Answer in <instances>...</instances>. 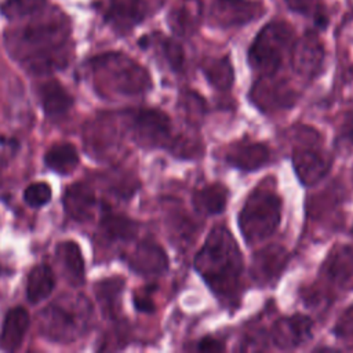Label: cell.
Returning <instances> with one entry per match:
<instances>
[{"label":"cell","instance_id":"obj_1","mask_svg":"<svg viewBox=\"0 0 353 353\" xmlns=\"http://www.w3.org/2000/svg\"><path fill=\"white\" fill-rule=\"evenodd\" d=\"M37 11L33 19L7 36L10 52L34 72H46L66 61L69 23L57 10Z\"/></svg>","mask_w":353,"mask_h":353},{"label":"cell","instance_id":"obj_2","mask_svg":"<svg viewBox=\"0 0 353 353\" xmlns=\"http://www.w3.org/2000/svg\"><path fill=\"white\" fill-rule=\"evenodd\" d=\"M194 266L219 296L236 292L243 269L237 243L223 226L214 228L194 258Z\"/></svg>","mask_w":353,"mask_h":353},{"label":"cell","instance_id":"obj_3","mask_svg":"<svg viewBox=\"0 0 353 353\" xmlns=\"http://www.w3.org/2000/svg\"><path fill=\"white\" fill-rule=\"evenodd\" d=\"M280 216V197L270 189H255L239 214V226L243 237L248 244L268 239L277 229Z\"/></svg>","mask_w":353,"mask_h":353},{"label":"cell","instance_id":"obj_4","mask_svg":"<svg viewBox=\"0 0 353 353\" xmlns=\"http://www.w3.org/2000/svg\"><path fill=\"white\" fill-rule=\"evenodd\" d=\"M95 79L121 95H137L150 87L148 72L123 54H105L94 59Z\"/></svg>","mask_w":353,"mask_h":353},{"label":"cell","instance_id":"obj_5","mask_svg":"<svg viewBox=\"0 0 353 353\" xmlns=\"http://www.w3.org/2000/svg\"><path fill=\"white\" fill-rule=\"evenodd\" d=\"M294 32L285 22L274 21L262 28L248 50V62L261 76H273L281 66L284 52L292 47Z\"/></svg>","mask_w":353,"mask_h":353},{"label":"cell","instance_id":"obj_6","mask_svg":"<svg viewBox=\"0 0 353 353\" xmlns=\"http://www.w3.org/2000/svg\"><path fill=\"white\" fill-rule=\"evenodd\" d=\"M132 132L135 141L146 148L167 146L171 143V123L160 110H138L132 117Z\"/></svg>","mask_w":353,"mask_h":353},{"label":"cell","instance_id":"obj_7","mask_svg":"<svg viewBox=\"0 0 353 353\" xmlns=\"http://www.w3.org/2000/svg\"><path fill=\"white\" fill-rule=\"evenodd\" d=\"M324 62V47L313 32L305 33L291 47V63L294 70L305 77L313 79L320 73Z\"/></svg>","mask_w":353,"mask_h":353},{"label":"cell","instance_id":"obj_8","mask_svg":"<svg viewBox=\"0 0 353 353\" xmlns=\"http://www.w3.org/2000/svg\"><path fill=\"white\" fill-rule=\"evenodd\" d=\"M262 12V4L252 0H214L210 15L214 23L230 28L244 25Z\"/></svg>","mask_w":353,"mask_h":353},{"label":"cell","instance_id":"obj_9","mask_svg":"<svg viewBox=\"0 0 353 353\" xmlns=\"http://www.w3.org/2000/svg\"><path fill=\"white\" fill-rule=\"evenodd\" d=\"M313 323L307 316L294 314L277 320L270 331L272 343L281 350H291L312 336Z\"/></svg>","mask_w":353,"mask_h":353},{"label":"cell","instance_id":"obj_10","mask_svg":"<svg viewBox=\"0 0 353 353\" xmlns=\"http://www.w3.org/2000/svg\"><path fill=\"white\" fill-rule=\"evenodd\" d=\"M295 172L306 186L317 183L330 170V159L314 146H298L292 153Z\"/></svg>","mask_w":353,"mask_h":353},{"label":"cell","instance_id":"obj_11","mask_svg":"<svg viewBox=\"0 0 353 353\" xmlns=\"http://www.w3.org/2000/svg\"><path fill=\"white\" fill-rule=\"evenodd\" d=\"M287 259H288L287 251L279 244H272L262 248L254 255V259H252V266H251L252 279L261 285L273 283L283 272L287 263Z\"/></svg>","mask_w":353,"mask_h":353},{"label":"cell","instance_id":"obj_12","mask_svg":"<svg viewBox=\"0 0 353 353\" xmlns=\"http://www.w3.org/2000/svg\"><path fill=\"white\" fill-rule=\"evenodd\" d=\"M252 101L263 110L290 108L295 95L291 87L284 81H273L270 76H262V80L254 85L251 92Z\"/></svg>","mask_w":353,"mask_h":353},{"label":"cell","instance_id":"obj_13","mask_svg":"<svg viewBox=\"0 0 353 353\" xmlns=\"http://www.w3.org/2000/svg\"><path fill=\"white\" fill-rule=\"evenodd\" d=\"M41 328L50 338L57 341L74 339L81 330L76 314L59 305H51L47 307L43 314Z\"/></svg>","mask_w":353,"mask_h":353},{"label":"cell","instance_id":"obj_14","mask_svg":"<svg viewBox=\"0 0 353 353\" xmlns=\"http://www.w3.org/2000/svg\"><path fill=\"white\" fill-rule=\"evenodd\" d=\"M146 11L145 0H109L106 19L114 29L125 32L138 25L145 18Z\"/></svg>","mask_w":353,"mask_h":353},{"label":"cell","instance_id":"obj_15","mask_svg":"<svg viewBox=\"0 0 353 353\" xmlns=\"http://www.w3.org/2000/svg\"><path fill=\"white\" fill-rule=\"evenodd\" d=\"M29 324L30 316L25 307L15 306L10 309L0 330V349L6 352L17 350L29 330Z\"/></svg>","mask_w":353,"mask_h":353},{"label":"cell","instance_id":"obj_16","mask_svg":"<svg viewBox=\"0 0 353 353\" xmlns=\"http://www.w3.org/2000/svg\"><path fill=\"white\" fill-rule=\"evenodd\" d=\"M226 161L243 171H254L270 160L269 149L258 142H239L226 152Z\"/></svg>","mask_w":353,"mask_h":353},{"label":"cell","instance_id":"obj_17","mask_svg":"<svg viewBox=\"0 0 353 353\" xmlns=\"http://www.w3.org/2000/svg\"><path fill=\"white\" fill-rule=\"evenodd\" d=\"M95 203L94 190L83 182L70 185L63 194L65 212L79 222L88 221L92 216Z\"/></svg>","mask_w":353,"mask_h":353},{"label":"cell","instance_id":"obj_18","mask_svg":"<svg viewBox=\"0 0 353 353\" xmlns=\"http://www.w3.org/2000/svg\"><path fill=\"white\" fill-rule=\"evenodd\" d=\"M170 25L179 36H190L203 19L201 0H178L170 11Z\"/></svg>","mask_w":353,"mask_h":353},{"label":"cell","instance_id":"obj_19","mask_svg":"<svg viewBox=\"0 0 353 353\" xmlns=\"http://www.w3.org/2000/svg\"><path fill=\"white\" fill-rule=\"evenodd\" d=\"M128 263L141 274H159L167 269V256L160 245L145 240L137 245Z\"/></svg>","mask_w":353,"mask_h":353},{"label":"cell","instance_id":"obj_20","mask_svg":"<svg viewBox=\"0 0 353 353\" xmlns=\"http://www.w3.org/2000/svg\"><path fill=\"white\" fill-rule=\"evenodd\" d=\"M39 97L44 113L50 117H59L73 106L72 95L57 80L46 81L39 90Z\"/></svg>","mask_w":353,"mask_h":353},{"label":"cell","instance_id":"obj_21","mask_svg":"<svg viewBox=\"0 0 353 353\" xmlns=\"http://www.w3.org/2000/svg\"><path fill=\"white\" fill-rule=\"evenodd\" d=\"M55 287V276L52 269L48 265H37L34 266L29 274L26 281V296L32 303H39L48 298Z\"/></svg>","mask_w":353,"mask_h":353},{"label":"cell","instance_id":"obj_22","mask_svg":"<svg viewBox=\"0 0 353 353\" xmlns=\"http://www.w3.org/2000/svg\"><path fill=\"white\" fill-rule=\"evenodd\" d=\"M44 163L50 170L66 175L76 170L79 164V152L74 145L69 142L57 143L46 152Z\"/></svg>","mask_w":353,"mask_h":353},{"label":"cell","instance_id":"obj_23","mask_svg":"<svg viewBox=\"0 0 353 353\" xmlns=\"http://www.w3.org/2000/svg\"><path fill=\"white\" fill-rule=\"evenodd\" d=\"M55 254L69 280L74 284H80L84 279V259L79 244L72 240L62 241L57 245Z\"/></svg>","mask_w":353,"mask_h":353},{"label":"cell","instance_id":"obj_24","mask_svg":"<svg viewBox=\"0 0 353 353\" xmlns=\"http://www.w3.org/2000/svg\"><path fill=\"white\" fill-rule=\"evenodd\" d=\"M228 190L221 183H211L205 188L196 190L193 194V205L203 214H218L226 205Z\"/></svg>","mask_w":353,"mask_h":353},{"label":"cell","instance_id":"obj_25","mask_svg":"<svg viewBox=\"0 0 353 353\" xmlns=\"http://www.w3.org/2000/svg\"><path fill=\"white\" fill-rule=\"evenodd\" d=\"M138 225L120 214H106L101 219V229L110 240H131L137 234Z\"/></svg>","mask_w":353,"mask_h":353},{"label":"cell","instance_id":"obj_26","mask_svg":"<svg viewBox=\"0 0 353 353\" xmlns=\"http://www.w3.org/2000/svg\"><path fill=\"white\" fill-rule=\"evenodd\" d=\"M203 70L207 80L218 90H228L233 83V68L226 57L208 61Z\"/></svg>","mask_w":353,"mask_h":353},{"label":"cell","instance_id":"obj_27","mask_svg":"<svg viewBox=\"0 0 353 353\" xmlns=\"http://www.w3.org/2000/svg\"><path fill=\"white\" fill-rule=\"evenodd\" d=\"M353 273V250L343 247L331 255L327 263V276L338 283L345 281Z\"/></svg>","mask_w":353,"mask_h":353},{"label":"cell","instance_id":"obj_28","mask_svg":"<svg viewBox=\"0 0 353 353\" xmlns=\"http://www.w3.org/2000/svg\"><path fill=\"white\" fill-rule=\"evenodd\" d=\"M44 1L46 0H6L1 11L7 18H25L40 11Z\"/></svg>","mask_w":353,"mask_h":353},{"label":"cell","instance_id":"obj_29","mask_svg":"<svg viewBox=\"0 0 353 353\" xmlns=\"http://www.w3.org/2000/svg\"><path fill=\"white\" fill-rule=\"evenodd\" d=\"M52 196L51 186L47 182L30 183L23 192V200L32 208H40L46 205Z\"/></svg>","mask_w":353,"mask_h":353},{"label":"cell","instance_id":"obj_30","mask_svg":"<svg viewBox=\"0 0 353 353\" xmlns=\"http://www.w3.org/2000/svg\"><path fill=\"white\" fill-rule=\"evenodd\" d=\"M290 10L303 14V15H312L316 18V21L321 25H325L327 19L321 8L320 0H285Z\"/></svg>","mask_w":353,"mask_h":353},{"label":"cell","instance_id":"obj_31","mask_svg":"<svg viewBox=\"0 0 353 353\" xmlns=\"http://www.w3.org/2000/svg\"><path fill=\"white\" fill-rule=\"evenodd\" d=\"M163 54L164 58L167 59V62L170 63V66L175 70L179 72L183 68V48L182 46L172 39H165L163 41Z\"/></svg>","mask_w":353,"mask_h":353},{"label":"cell","instance_id":"obj_32","mask_svg":"<svg viewBox=\"0 0 353 353\" xmlns=\"http://www.w3.org/2000/svg\"><path fill=\"white\" fill-rule=\"evenodd\" d=\"M334 334L341 341H345L346 343H353V306L346 309L339 317L334 328Z\"/></svg>","mask_w":353,"mask_h":353},{"label":"cell","instance_id":"obj_33","mask_svg":"<svg viewBox=\"0 0 353 353\" xmlns=\"http://www.w3.org/2000/svg\"><path fill=\"white\" fill-rule=\"evenodd\" d=\"M338 142L341 145H345L346 148H353V110L346 113L341 124Z\"/></svg>","mask_w":353,"mask_h":353},{"label":"cell","instance_id":"obj_34","mask_svg":"<svg viewBox=\"0 0 353 353\" xmlns=\"http://www.w3.org/2000/svg\"><path fill=\"white\" fill-rule=\"evenodd\" d=\"M223 346L214 338H204L201 339L199 343H197V350H201V352H215V350H222Z\"/></svg>","mask_w":353,"mask_h":353}]
</instances>
